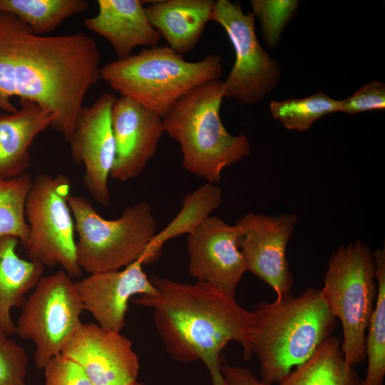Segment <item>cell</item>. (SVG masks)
<instances>
[{
  "label": "cell",
  "instance_id": "25",
  "mask_svg": "<svg viewBox=\"0 0 385 385\" xmlns=\"http://www.w3.org/2000/svg\"><path fill=\"white\" fill-rule=\"evenodd\" d=\"M33 177L28 173L20 176L0 178V237H16L27 246L29 227L25 205Z\"/></svg>",
  "mask_w": 385,
  "mask_h": 385
},
{
  "label": "cell",
  "instance_id": "4",
  "mask_svg": "<svg viewBox=\"0 0 385 385\" xmlns=\"http://www.w3.org/2000/svg\"><path fill=\"white\" fill-rule=\"evenodd\" d=\"M225 94L223 81L206 82L180 98L162 118L164 132L180 146L183 167L214 184L226 167L251 154L247 137L232 135L222 123L220 111Z\"/></svg>",
  "mask_w": 385,
  "mask_h": 385
},
{
  "label": "cell",
  "instance_id": "28",
  "mask_svg": "<svg viewBox=\"0 0 385 385\" xmlns=\"http://www.w3.org/2000/svg\"><path fill=\"white\" fill-rule=\"evenodd\" d=\"M0 330V385H29L25 349Z\"/></svg>",
  "mask_w": 385,
  "mask_h": 385
},
{
  "label": "cell",
  "instance_id": "10",
  "mask_svg": "<svg viewBox=\"0 0 385 385\" xmlns=\"http://www.w3.org/2000/svg\"><path fill=\"white\" fill-rule=\"evenodd\" d=\"M255 15L238 2L217 0L210 21L225 31L235 53V63L223 81L225 97L247 105L261 101L277 86L281 69L262 48L255 30Z\"/></svg>",
  "mask_w": 385,
  "mask_h": 385
},
{
  "label": "cell",
  "instance_id": "14",
  "mask_svg": "<svg viewBox=\"0 0 385 385\" xmlns=\"http://www.w3.org/2000/svg\"><path fill=\"white\" fill-rule=\"evenodd\" d=\"M240 228L210 216L187 237L188 271L205 282L235 297L237 286L247 272L239 247Z\"/></svg>",
  "mask_w": 385,
  "mask_h": 385
},
{
  "label": "cell",
  "instance_id": "30",
  "mask_svg": "<svg viewBox=\"0 0 385 385\" xmlns=\"http://www.w3.org/2000/svg\"><path fill=\"white\" fill-rule=\"evenodd\" d=\"M384 108L385 84L374 81L363 85L351 96L341 101L339 111L356 114Z\"/></svg>",
  "mask_w": 385,
  "mask_h": 385
},
{
  "label": "cell",
  "instance_id": "20",
  "mask_svg": "<svg viewBox=\"0 0 385 385\" xmlns=\"http://www.w3.org/2000/svg\"><path fill=\"white\" fill-rule=\"evenodd\" d=\"M19 240L0 237V330L8 336L16 333L11 309L21 307L26 297L43 276L44 265L16 253Z\"/></svg>",
  "mask_w": 385,
  "mask_h": 385
},
{
  "label": "cell",
  "instance_id": "22",
  "mask_svg": "<svg viewBox=\"0 0 385 385\" xmlns=\"http://www.w3.org/2000/svg\"><path fill=\"white\" fill-rule=\"evenodd\" d=\"M361 381L357 371L345 361L340 339L330 336L278 385H361Z\"/></svg>",
  "mask_w": 385,
  "mask_h": 385
},
{
  "label": "cell",
  "instance_id": "19",
  "mask_svg": "<svg viewBox=\"0 0 385 385\" xmlns=\"http://www.w3.org/2000/svg\"><path fill=\"white\" fill-rule=\"evenodd\" d=\"M215 2L213 0L156 1L145 10L151 25L169 47L183 55L197 44L207 23L210 21Z\"/></svg>",
  "mask_w": 385,
  "mask_h": 385
},
{
  "label": "cell",
  "instance_id": "16",
  "mask_svg": "<svg viewBox=\"0 0 385 385\" xmlns=\"http://www.w3.org/2000/svg\"><path fill=\"white\" fill-rule=\"evenodd\" d=\"M143 265L140 257L123 270L89 274L76 282L83 310L88 312L98 325L120 332L125 326L130 299L156 293Z\"/></svg>",
  "mask_w": 385,
  "mask_h": 385
},
{
  "label": "cell",
  "instance_id": "23",
  "mask_svg": "<svg viewBox=\"0 0 385 385\" xmlns=\"http://www.w3.org/2000/svg\"><path fill=\"white\" fill-rule=\"evenodd\" d=\"M373 257L377 295L366 336L368 366L361 385H383L385 377V248L376 250Z\"/></svg>",
  "mask_w": 385,
  "mask_h": 385
},
{
  "label": "cell",
  "instance_id": "15",
  "mask_svg": "<svg viewBox=\"0 0 385 385\" xmlns=\"http://www.w3.org/2000/svg\"><path fill=\"white\" fill-rule=\"evenodd\" d=\"M111 118L115 150L110 177L126 182L142 173L154 156L164 133L163 120L125 96L115 98Z\"/></svg>",
  "mask_w": 385,
  "mask_h": 385
},
{
  "label": "cell",
  "instance_id": "29",
  "mask_svg": "<svg viewBox=\"0 0 385 385\" xmlns=\"http://www.w3.org/2000/svg\"><path fill=\"white\" fill-rule=\"evenodd\" d=\"M43 369L45 385H94L76 362L61 354L50 359Z\"/></svg>",
  "mask_w": 385,
  "mask_h": 385
},
{
  "label": "cell",
  "instance_id": "1",
  "mask_svg": "<svg viewBox=\"0 0 385 385\" xmlns=\"http://www.w3.org/2000/svg\"><path fill=\"white\" fill-rule=\"evenodd\" d=\"M101 57L84 33L37 35L0 12V109L16 111L12 97L33 101L52 114L50 127L69 142L84 98L101 79Z\"/></svg>",
  "mask_w": 385,
  "mask_h": 385
},
{
  "label": "cell",
  "instance_id": "24",
  "mask_svg": "<svg viewBox=\"0 0 385 385\" xmlns=\"http://www.w3.org/2000/svg\"><path fill=\"white\" fill-rule=\"evenodd\" d=\"M88 7L85 0H0V12L14 15L33 33L41 36Z\"/></svg>",
  "mask_w": 385,
  "mask_h": 385
},
{
  "label": "cell",
  "instance_id": "6",
  "mask_svg": "<svg viewBox=\"0 0 385 385\" xmlns=\"http://www.w3.org/2000/svg\"><path fill=\"white\" fill-rule=\"evenodd\" d=\"M68 203L78 235L76 259L89 274L119 270L142 257L155 235L150 204L138 202L114 220L101 216L85 197L70 195Z\"/></svg>",
  "mask_w": 385,
  "mask_h": 385
},
{
  "label": "cell",
  "instance_id": "21",
  "mask_svg": "<svg viewBox=\"0 0 385 385\" xmlns=\"http://www.w3.org/2000/svg\"><path fill=\"white\" fill-rule=\"evenodd\" d=\"M222 201V190L214 183H206L192 192H187L179 212L150 241L143 256V263L157 260L168 240L195 230L220 206Z\"/></svg>",
  "mask_w": 385,
  "mask_h": 385
},
{
  "label": "cell",
  "instance_id": "12",
  "mask_svg": "<svg viewBox=\"0 0 385 385\" xmlns=\"http://www.w3.org/2000/svg\"><path fill=\"white\" fill-rule=\"evenodd\" d=\"M115 96L103 93L91 106L83 107L68 142L71 157L85 168L83 183L100 205H111L108 177L115 158V140L111 125V109Z\"/></svg>",
  "mask_w": 385,
  "mask_h": 385
},
{
  "label": "cell",
  "instance_id": "32",
  "mask_svg": "<svg viewBox=\"0 0 385 385\" xmlns=\"http://www.w3.org/2000/svg\"><path fill=\"white\" fill-rule=\"evenodd\" d=\"M131 385H145V384H144L143 383H141V382H138L137 381H135L134 384H133Z\"/></svg>",
  "mask_w": 385,
  "mask_h": 385
},
{
  "label": "cell",
  "instance_id": "31",
  "mask_svg": "<svg viewBox=\"0 0 385 385\" xmlns=\"http://www.w3.org/2000/svg\"><path fill=\"white\" fill-rule=\"evenodd\" d=\"M221 373L222 385H271L257 379L247 368L241 366H230L222 359Z\"/></svg>",
  "mask_w": 385,
  "mask_h": 385
},
{
  "label": "cell",
  "instance_id": "9",
  "mask_svg": "<svg viewBox=\"0 0 385 385\" xmlns=\"http://www.w3.org/2000/svg\"><path fill=\"white\" fill-rule=\"evenodd\" d=\"M21 308L16 334L34 342L35 366L43 369L82 324L76 282L62 270L43 276Z\"/></svg>",
  "mask_w": 385,
  "mask_h": 385
},
{
  "label": "cell",
  "instance_id": "17",
  "mask_svg": "<svg viewBox=\"0 0 385 385\" xmlns=\"http://www.w3.org/2000/svg\"><path fill=\"white\" fill-rule=\"evenodd\" d=\"M98 14L83 20L89 30L106 38L118 58L137 46H157L160 36L153 27L139 0H98Z\"/></svg>",
  "mask_w": 385,
  "mask_h": 385
},
{
  "label": "cell",
  "instance_id": "8",
  "mask_svg": "<svg viewBox=\"0 0 385 385\" xmlns=\"http://www.w3.org/2000/svg\"><path fill=\"white\" fill-rule=\"evenodd\" d=\"M72 185L63 174H36L27 196L29 259L44 266H60L72 279L81 276L76 259L74 220L68 203Z\"/></svg>",
  "mask_w": 385,
  "mask_h": 385
},
{
  "label": "cell",
  "instance_id": "2",
  "mask_svg": "<svg viewBox=\"0 0 385 385\" xmlns=\"http://www.w3.org/2000/svg\"><path fill=\"white\" fill-rule=\"evenodd\" d=\"M155 294L138 295L136 305L153 309V321L167 352L175 360L188 364L200 360L212 385H222V351L235 341L243 350V360L252 357L249 337L250 312L234 296L200 281L194 284L153 276Z\"/></svg>",
  "mask_w": 385,
  "mask_h": 385
},
{
  "label": "cell",
  "instance_id": "26",
  "mask_svg": "<svg viewBox=\"0 0 385 385\" xmlns=\"http://www.w3.org/2000/svg\"><path fill=\"white\" fill-rule=\"evenodd\" d=\"M341 101L318 92L303 98L273 101L270 105L274 119L288 130L299 132L309 130L313 123L324 115L339 111Z\"/></svg>",
  "mask_w": 385,
  "mask_h": 385
},
{
  "label": "cell",
  "instance_id": "18",
  "mask_svg": "<svg viewBox=\"0 0 385 385\" xmlns=\"http://www.w3.org/2000/svg\"><path fill=\"white\" fill-rule=\"evenodd\" d=\"M11 113H0V178L26 173L31 165L29 147L34 138L53 121L51 113L36 103L20 100Z\"/></svg>",
  "mask_w": 385,
  "mask_h": 385
},
{
  "label": "cell",
  "instance_id": "13",
  "mask_svg": "<svg viewBox=\"0 0 385 385\" xmlns=\"http://www.w3.org/2000/svg\"><path fill=\"white\" fill-rule=\"evenodd\" d=\"M61 354L76 362L94 385H131L140 363L132 342L120 332L82 323Z\"/></svg>",
  "mask_w": 385,
  "mask_h": 385
},
{
  "label": "cell",
  "instance_id": "3",
  "mask_svg": "<svg viewBox=\"0 0 385 385\" xmlns=\"http://www.w3.org/2000/svg\"><path fill=\"white\" fill-rule=\"evenodd\" d=\"M322 290L307 288L274 302L261 301L250 312L252 354L260 366L261 380L278 384L308 360L337 326Z\"/></svg>",
  "mask_w": 385,
  "mask_h": 385
},
{
  "label": "cell",
  "instance_id": "11",
  "mask_svg": "<svg viewBox=\"0 0 385 385\" xmlns=\"http://www.w3.org/2000/svg\"><path fill=\"white\" fill-rule=\"evenodd\" d=\"M297 219L295 214L250 212L235 223L240 228L238 244L247 272L268 284L275 292L276 299L291 294L293 277L286 250Z\"/></svg>",
  "mask_w": 385,
  "mask_h": 385
},
{
  "label": "cell",
  "instance_id": "27",
  "mask_svg": "<svg viewBox=\"0 0 385 385\" xmlns=\"http://www.w3.org/2000/svg\"><path fill=\"white\" fill-rule=\"evenodd\" d=\"M252 14L260 20L264 39L270 48L279 41L281 34L297 10L296 0H252Z\"/></svg>",
  "mask_w": 385,
  "mask_h": 385
},
{
  "label": "cell",
  "instance_id": "5",
  "mask_svg": "<svg viewBox=\"0 0 385 385\" xmlns=\"http://www.w3.org/2000/svg\"><path fill=\"white\" fill-rule=\"evenodd\" d=\"M221 57L209 53L186 61L168 46H153L136 54L108 62L101 79L121 96L128 97L163 118L183 96L222 74Z\"/></svg>",
  "mask_w": 385,
  "mask_h": 385
},
{
  "label": "cell",
  "instance_id": "7",
  "mask_svg": "<svg viewBox=\"0 0 385 385\" xmlns=\"http://www.w3.org/2000/svg\"><path fill=\"white\" fill-rule=\"evenodd\" d=\"M371 250L357 240L342 245L332 254L321 289L331 314L341 322V349L354 367L366 357V333L377 295Z\"/></svg>",
  "mask_w": 385,
  "mask_h": 385
}]
</instances>
